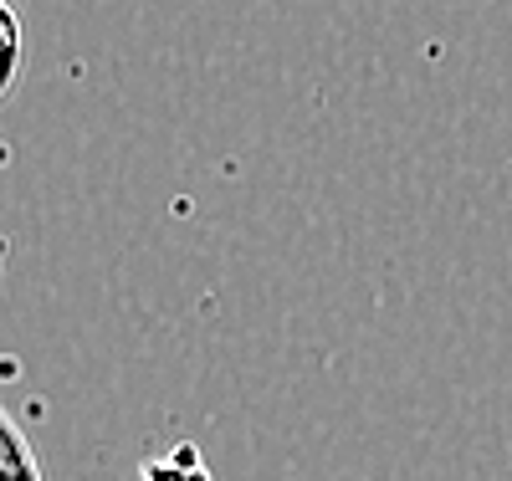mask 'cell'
I'll list each match as a JSON object with an SVG mask.
<instances>
[{
	"mask_svg": "<svg viewBox=\"0 0 512 481\" xmlns=\"http://www.w3.org/2000/svg\"><path fill=\"white\" fill-rule=\"evenodd\" d=\"M0 481H41L36 451L6 410H0Z\"/></svg>",
	"mask_w": 512,
	"mask_h": 481,
	"instance_id": "cell-2",
	"label": "cell"
},
{
	"mask_svg": "<svg viewBox=\"0 0 512 481\" xmlns=\"http://www.w3.org/2000/svg\"><path fill=\"white\" fill-rule=\"evenodd\" d=\"M26 72V26L11 0H0V103H6Z\"/></svg>",
	"mask_w": 512,
	"mask_h": 481,
	"instance_id": "cell-1",
	"label": "cell"
}]
</instances>
